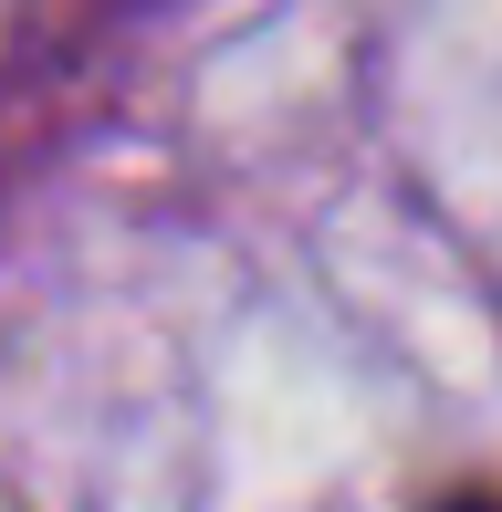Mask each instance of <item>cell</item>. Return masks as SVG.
<instances>
[{
    "label": "cell",
    "mask_w": 502,
    "mask_h": 512,
    "mask_svg": "<svg viewBox=\"0 0 502 512\" xmlns=\"http://www.w3.org/2000/svg\"><path fill=\"white\" fill-rule=\"evenodd\" d=\"M450 512H502V502H450Z\"/></svg>",
    "instance_id": "cell-1"
}]
</instances>
